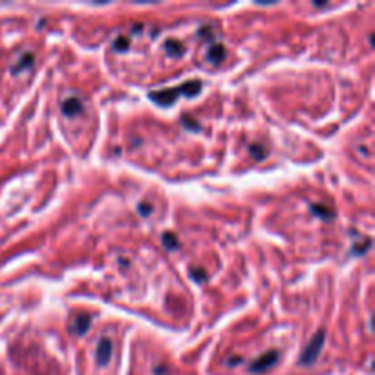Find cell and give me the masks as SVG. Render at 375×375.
Segmentation results:
<instances>
[{"instance_id":"obj_1","label":"cell","mask_w":375,"mask_h":375,"mask_svg":"<svg viewBox=\"0 0 375 375\" xmlns=\"http://www.w3.org/2000/svg\"><path fill=\"white\" fill-rule=\"evenodd\" d=\"M324 346V332H318L317 335H315L313 339H311V342H309L308 346H306V350L302 352V355H300L299 362L302 366H311L315 361L318 359V355H320V350H323Z\"/></svg>"},{"instance_id":"obj_2","label":"cell","mask_w":375,"mask_h":375,"mask_svg":"<svg viewBox=\"0 0 375 375\" xmlns=\"http://www.w3.org/2000/svg\"><path fill=\"white\" fill-rule=\"evenodd\" d=\"M278 352L276 350H269L267 353H264L262 357H258L257 361H253L251 366H249V370L253 372V374H262V372H267L269 368H273V366L278 362Z\"/></svg>"},{"instance_id":"obj_3","label":"cell","mask_w":375,"mask_h":375,"mask_svg":"<svg viewBox=\"0 0 375 375\" xmlns=\"http://www.w3.org/2000/svg\"><path fill=\"white\" fill-rule=\"evenodd\" d=\"M180 95H181V92H180V86H178V88H167V90L150 92L148 97H150L154 103H157L160 106H169V105H174Z\"/></svg>"},{"instance_id":"obj_4","label":"cell","mask_w":375,"mask_h":375,"mask_svg":"<svg viewBox=\"0 0 375 375\" xmlns=\"http://www.w3.org/2000/svg\"><path fill=\"white\" fill-rule=\"evenodd\" d=\"M61 110L66 118H76V115L83 114L85 105H83V101L79 99V97H68V99L62 101Z\"/></svg>"},{"instance_id":"obj_5","label":"cell","mask_w":375,"mask_h":375,"mask_svg":"<svg viewBox=\"0 0 375 375\" xmlns=\"http://www.w3.org/2000/svg\"><path fill=\"white\" fill-rule=\"evenodd\" d=\"M112 357V342L110 339H101L97 344V353H95V361L99 366H106Z\"/></svg>"},{"instance_id":"obj_6","label":"cell","mask_w":375,"mask_h":375,"mask_svg":"<svg viewBox=\"0 0 375 375\" xmlns=\"http://www.w3.org/2000/svg\"><path fill=\"white\" fill-rule=\"evenodd\" d=\"M90 315L88 313H81L77 315L76 318H73V332L79 333V335H83V333L88 332V328H90Z\"/></svg>"},{"instance_id":"obj_7","label":"cell","mask_w":375,"mask_h":375,"mask_svg":"<svg viewBox=\"0 0 375 375\" xmlns=\"http://www.w3.org/2000/svg\"><path fill=\"white\" fill-rule=\"evenodd\" d=\"M165 50L171 57H181V55L185 53V46H183L180 41H176V38H169V41H165Z\"/></svg>"},{"instance_id":"obj_8","label":"cell","mask_w":375,"mask_h":375,"mask_svg":"<svg viewBox=\"0 0 375 375\" xmlns=\"http://www.w3.org/2000/svg\"><path fill=\"white\" fill-rule=\"evenodd\" d=\"M207 59H209L211 62H222L223 59H225V48L222 46L220 43H214L211 44V48L207 50Z\"/></svg>"},{"instance_id":"obj_9","label":"cell","mask_w":375,"mask_h":375,"mask_svg":"<svg viewBox=\"0 0 375 375\" xmlns=\"http://www.w3.org/2000/svg\"><path fill=\"white\" fill-rule=\"evenodd\" d=\"M181 95H185V97H194L201 92V81H189L185 85L180 86Z\"/></svg>"},{"instance_id":"obj_10","label":"cell","mask_w":375,"mask_h":375,"mask_svg":"<svg viewBox=\"0 0 375 375\" xmlns=\"http://www.w3.org/2000/svg\"><path fill=\"white\" fill-rule=\"evenodd\" d=\"M311 211H313L315 214H318L320 218L324 220H332L333 218V211L330 209V207H326V205L323 204H313L311 205Z\"/></svg>"},{"instance_id":"obj_11","label":"cell","mask_w":375,"mask_h":375,"mask_svg":"<svg viewBox=\"0 0 375 375\" xmlns=\"http://www.w3.org/2000/svg\"><path fill=\"white\" fill-rule=\"evenodd\" d=\"M249 154H251V156L255 157V160H258V162H260V160H264V157L267 156V150L264 148V145L253 143L251 147H249Z\"/></svg>"},{"instance_id":"obj_12","label":"cell","mask_w":375,"mask_h":375,"mask_svg":"<svg viewBox=\"0 0 375 375\" xmlns=\"http://www.w3.org/2000/svg\"><path fill=\"white\" fill-rule=\"evenodd\" d=\"M34 64V53H26V55H22L19 61V64H15L13 66V73H17V71H20L22 68H28Z\"/></svg>"},{"instance_id":"obj_13","label":"cell","mask_w":375,"mask_h":375,"mask_svg":"<svg viewBox=\"0 0 375 375\" xmlns=\"http://www.w3.org/2000/svg\"><path fill=\"white\" fill-rule=\"evenodd\" d=\"M129 46H130V41L127 37H123V35L115 38L114 44H112V48H114L115 52H127V50H129Z\"/></svg>"},{"instance_id":"obj_14","label":"cell","mask_w":375,"mask_h":375,"mask_svg":"<svg viewBox=\"0 0 375 375\" xmlns=\"http://www.w3.org/2000/svg\"><path fill=\"white\" fill-rule=\"evenodd\" d=\"M163 246L169 249V251H172V249H176L178 247V238L174 236L172 233H163Z\"/></svg>"},{"instance_id":"obj_15","label":"cell","mask_w":375,"mask_h":375,"mask_svg":"<svg viewBox=\"0 0 375 375\" xmlns=\"http://www.w3.org/2000/svg\"><path fill=\"white\" fill-rule=\"evenodd\" d=\"M190 275H192V276H194V281L196 282H204L205 281V276H207V275H205V271L204 269H192V271H190Z\"/></svg>"},{"instance_id":"obj_16","label":"cell","mask_w":375,"mask_h":375,"mask_svg":"<svg viewBox=\"0 0 375 375\" xmlns=\"http://www.w3.org/2000/svg\"><path fill=\"white\" fill-rule=\"evenodd\" d=\"M211 35H213V28L211 26H204V28L199 29V37L211 38Z\"/></svg>"},{"instance_id":"obj_17","label":"cell","mask_w":375,"mask_h":375,"mask_svg":"<svg viewBox=\"0 0 375 375\" xmlns=\"http://www.w3.org/2000/svg\"><path fill=\"white\" fill-rule=\"evenodd\" d=\"M150 211H153V207H150L148 204H139V213L141 214H145V216H147V214H150Z\"/></svg>"}]
</instances>
